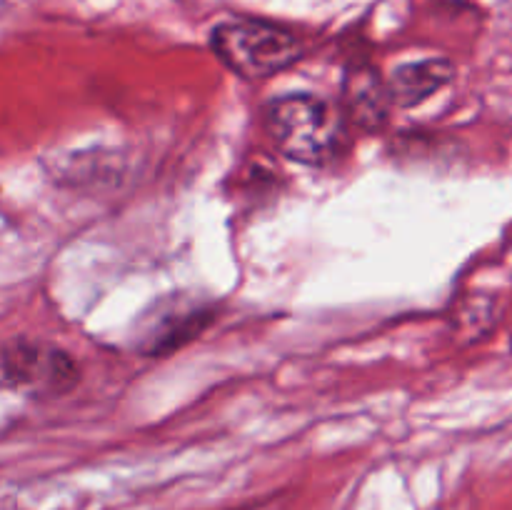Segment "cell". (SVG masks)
I'll list each match as a JSON object with an SVG mask.
<instances>
[{"label": "cell", "mask_w": 512, "mask_h": 510, "mask_svg": "<svg viewBox=\"0 0 512 510\" xmlns=\"http://www.w3.org/2000/svg\"><path fill=\"white\" fill-rule=\"evenodd\" d=\"M210 48L225 68L248 80L283 73L305 55V43L295 30L260 18L218 23L210 33Z\"/></svg>", "instance_id": "7a4b0ae2"}, {"label": "cell", "mask_w": 512, "mask_h": 510, "mask_svg": "<svg viewBox=\"0 0 512 510\" xmlns=\"http://www.w3.org/2000/svg\"><path fill=\"white\" fill-rule=\"evenodd\" d=\"M453 78L455 65L448 58H428L418 60V63H405L395 68V73L390 75V100L398 108H415V105L433 98L445 85L453 83Z\"/></svg>", "instance_id": "277c9868"}, {"label": "cell", "mask_w": 512, "mask_h": 510, "mask_svg": "<svg viewBox=\"0 0 512 510\" xmlns=\"http://www.w3.org/2000/svg\"><path fill=\"white\" fill-rule=\"evenodd\" d=\"M265 123L280 153L300 165H325L343 150V115L318 95L293 93L278 98L270 103Z\"/></svg>", "instance_id": "6da1fadb"}, {"label": "cell", "mask_w": 512, "mask_h": 510, "mask_svg": "<svg viewBox=\"0 0 512 510\" xmlns=\"http://www.w3.org/2000/svg\"><path fill=\"white\" fill-rule=\"evenodd\" d=\"M388 83L370 65H358L345 78V108L363 130H378L390 113Z\"/></svg>", "instance_id": "5b68a950"}, {"label": "cell", "mask_w": 512, "mask_h": 510, "mask_svg": "<svg viewBox=\"0 0 512 510\" xmlns=\"http://www.w3.org/2000/svg\"><path fill=\"white\" fill-rule=\"evenodd\" d=\"M210 313L203 308H173L153 318V325L143 335V350L153 355L170 353L185 340L195 338L208 325Z\"/></svg>", "instance_id": "8992f818"}, {"label": "cell", "mask_w": 512, "mask_h": 510, "mask_svg": "<svg viewBox=\"0 0 512 510\" xmlns=\"http://www.w3.org/2000/svg\"><path fill=\"white\" fill-rule=\"evenodd\" d=\"M80 380L70 353L38 340H15L0 350V388L30 398H60Z\"/></svg>", "instance_id": "3957f363"}]
</instances>
